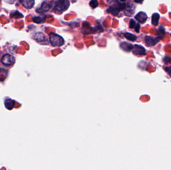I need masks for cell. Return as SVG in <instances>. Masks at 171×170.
Instances as JSON below:
<instances>
[{
    "mask_svg": "<svg viewBox=\"0 0 171 170\" xmlns=\"http://www.w3.org/2000/svg\"><path fill=\"white\" fill-rule=\"evenodd\" d=\"M140 29V25L138 23L136 26L135 27V31L137 32V33H139Z\"/></svg>",
    "mask_w": 171,
    "mask_h": 170,
    "instance_id": "ffe728a7",
    "label": "cell"
},
{
    "mask_svg": "<svg viewBox=\"0 0 171 170\" xmlns=\"http://www.w3.org/2000/svg\"><path fill=\"white\" fill-rule=\"evenodd\" d=\"M34 39L36 42L40 44H47L48 42L46 35L43 33H41V32L36 33V34L34 35Z\"/></svg>",
    "mask_w": 171,
    "mask_h": 170,
    "instance_id": "277c9868",
    "label": "cell"
},
{
    "mask_svg": "<svg viewBox=\"0 0 171 170\" xmlns=\"http://www.w3.org/2000/svg\"><path fill=\"white\" fill-rule=\"evenodd\" d=\"M124 36L127 40L133 41V42L135 41L137 39V37L136 36H135L134 34H132L131 33H126L125 34Z\"/></svg>",
    "mask_w": 171,
    "mask_h": 170,
    "instance_id": "5bb4252c",
    "label": "cell"
},
{
    "mask_svg": "<svg viewBox=\"0 0 171 170\" xmlns=\"http://www.w3.org/2000/svg\"><path fill=\"white\" fill-rule=\"evenodd\" d=\"M165 69L167 72V73H168V75H170V77H171V66L166 67Z\"/></svg>",
    "mask_w": 171,
    "mask_h": 170,
    "instance_id": "d6986e66",
    "label": "cell"
},
{
    "mask_svg": "<svg viewBox=\"0 0 171 170\" xmlns=\"http://www.w3.org/2000/svg\"><path fill=\"white\" fill-rule=\"evenodd\" d=\"M2 63L5 66H11L15 63V59L10 54H5L2 58Z\"/></svg>",
    "mask_w": 171,
    "mask_h": 170,
    "instance_id": "5b68a950",
    "label": "cell"
},
{
    "mask_svg": "<svg viewBox=\"0 0 171 170\" xmlns=\"http://www.w3.org/2000/svg\"><path fill=\"white\" fill-rule=\"evenodd\" d=\"M136 26V21L133 19H131V21H130V28L134 29V27H135Z\"/></svg>",
    "mask_w": 171,
    "mask_h": 170,
    "instance_id": "ac0fdd59",
    "label": "cell"
},
{
    "mask_svg": "<svg viewBox=\"0 0 171 170\" xmlns=\"http://www.w3.org/2000/svg\"><path fill=\"white\" fill-rule=\"evenodd\" d=\"M121 47L122 49L127 52H129L130 50H132L134 47V46H133L132 44L129 43H125V42L121 43Z\"/></svg>",
    "mask_w": 171,
    "mask_h": 170,
    "instance_id": "30bf717a",
    "label": "cell"
},
{
    "mask_svg": "<svg viewBox=\"0 0 171 170\" xmlns=\"http://www.w3.org/2000/svg\"><path fill=\"white\" fill-rule=\"evenodd\" d=\"M133 53L136 55L143 56V55H145L146 50L142 46L136 44L134 46L133 49Z\"/></svg>",
    "mask_w": 171,
    "mask_h": 170,
    "instance_id": "52a82bcc",
    "label": "cell"
},
{
    "mask_svg": "<svg viewBox=\"0 0 171 170\" xmlns=\"http://www.w3.org/2000/svg\"><path fill=\"white\" fill-rule=\"evenodd\" d=\"M135 19L141 23H144L148 19L147 14L141 11L135 16Z\"/></svg>",
    "mask_w": 171,
    "mask_h": 170,
    "instance_id": "9c48e42d",
    "label": "cell"
},
{
    "mask_svg": "<svg viewBox=\"0 0 171 170\" xmlns=\"http://www.w3.org/2000/svg\"></svg>",
    "mask_w": 171,
    "mask_h": 170,
    "instance_id": "44dd1931",
    "label": "cell"
},
{
    "mask_svg": "<svg viewBox=\"0 0 171 170\" xmlns=\"http://www.w3.org/2000/svg\"><path fill=\"white\" fill-rule=\"evenodd\" d=\"M89 5L91 7L93 8H95L99 5V3L97 1H91L90 2Z\"/></svg>",
    "mask_w": 171,
    "mask_h": 170,
    "instance_id": "e0dca14e",
    "label": "cell"
},
{
    "mask_svg": "<svg viewBox=\"0 0 171 170\" xmlns=\"http://www.w3.org/2000/svg\"><path fill=\"white\" fill-rule=\"evenodd\" d=\"M160 14L158 13H155L152 16V23L154 26H157L158 24L159 20L160 19Z\"/></svg>",
    "mask_w": 171,
    "mask_h": 170,
    "instance_id": "8fae6325",
    "label": "cell"
},
{
    "mask_svg": "<svg viewBox=\"0 0 171 170\" xmlns=\"http://www.w3.org/2000/svg\"><path fill=\"white\" fill-rule=\"evenodd\" d=\"M70 5V3L69 1L60 0V1H58L55 3V8L58 11H64L68 9Z\"/></svg>",
    "mask_w": 171,
    "mask_h": 170,
    "instance_id": "3957f363",
    "label": "cell"
},
{
    "mask_svg": "<svg viewBox=\"0 0 171 170\" xmlns=\"http://www.w3.org/2000/svg\"><path fill=\"white\" fill-rule=\"evenodd\" d=\"M45 17L42 16H36L33 18V21L35 23L40 24L45 21Z\"/></svg>",
    "mask_w": 171,
    "mask_h": 170,
    "instance_id": "9a60e30c",
    "label": "cell"
},
{
    "mask_svg": "<svg viewBox=\"0 0 171 170\" xmlns=\"http://www.w3.org/2000/svg\"><path fill=\"white\" fill-rule=\"evenodd\" d=\"M160 38L159 37L154 38L151 36H146L145 37L146 44L148 47L154 46L160 41Z\"/></svg>",
    "mask_w": 171,
    "mask_h": 170,
    "instance_id": "8992f818",
    "label": "cell"
},
{
    "mask_svg": "<svg viewBox=\"0 0 171 170\" xmlns=\"http://www.w3.org/2000/svg\"><path fill=\"white\" fill-rule=\"evenodd\" d=\"M22 4L27 9H31L34 5V1H23L22 2Z\"/></svg>",
    "mask_w": 171,
    "mask_h": 170,
    "instance_id": "7c38bea8",
    "label": "cell"
},
{
    "mask_svg": "<svg viewBox=\"0 0 171 170\" xmlns=\"http://www.w3.org/2000/svg\"><path fill=\"white\" fill-rule=\"evenodd\" d=\"M50 9V6L49 4H48L46 2H44L42 3L41 8L40 9V11L43 13L44 11H49Z\"/></svg>",
    "mask_w": 171,
    "mask_h": 170,
    "instance_id": "4fadbf2b",
    "label": "cell"
},
{
    "mask_svg": "<svg viewBox=\"0 0 171 170\" xmlns=\"http://www.w3.org/2000/svg\"><path fill=\"white\" fill-rule=\"evenodd\" d=\"M113 4L110 3L109 11L114 16H117L120 11L125 9L126 4L119 1H112Z\"/></svg>",
    "mask_w": 171,
    "mask_h": 170,
    "instance_id": "6da1fadb",
    "label": "cell"
},
{
    "mask_svg": "<svg viewBox=\"0 0 171 170\" xmlns=\"http://www.w3.org/2000/svg\"><path fill=\"white\" fill-rule=\"evenodd\" d=\"M126 7V8H125V14L128 17H131L135 13V6L133 4H129L128 6Z\"/></svg>",
    "mask_w": 171,
    "mask_h": 170,
    "instance_id": "ba28073f",
    "label": "cell"
},
{
    "mask_svg": "<svg viewBox=\"0 0 171 170\" xmlns=\"http://www.w3.org/2000/svg\"><path fill=\"white\" fill-rule=\"evenodd\" d=\"M158 32L159 37H160V39H161V38L163 37V36H164L165 33V28H164L163 26H160L158 30Z\"/></svg>",
    "mask_w": 171,
    "mask_h": 170,
    "instance_id": "2e32d148",
    "label": "cell"
},
{
    "mask_svg": "<svg viewBox=\"0 0 171 170\" xmlns=\"http://www.w3.org/2000/svg\"><path fill=\"white\" fill-rule=\"evenodd\" d=\"M49 39L51 44L55 47H61L64 43L63 38L55 33H51L49 34Z\"/></svg>",
    "mask_w": 171,
    "mask_h": 170,
    "instance_id": "7a4b0ae2",
    "label": "cell"
}]
</instances>
